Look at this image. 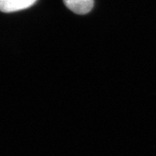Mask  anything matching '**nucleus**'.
I'll return each instance as SVG.
<instances>
[{
	"mask_svg": "<svg viewBox=\"0 0 156 156\" xmlns=\"http://www.w3.org/2000/svg\"><path fill=\"white\" fill-rule=\"evenodd\" d=\"M37 0H0V11L2 12H14L28 9L34 5Z\"/></svg>",
	"mask_w": 156,
	"mask_h": 156,
	"instance_id": "nucleus-1",
	"label": "nucleus"
},
{
	"mask_svg": "<svg viewBox=\"0 0 156 156\" xmlns=\"http://www.w3.org/2000/svg\"><path fill=\"white\" fill-rule=\"evenodd\" d=\"M68 9L77 15L90 12L94 5V0H63Z\"/></svg>",
	"mask_w": 156,
	"mask_h": 156,
	"instance_id": "nucleus-2",
	"label": "nucleus"
}]
</instances>
